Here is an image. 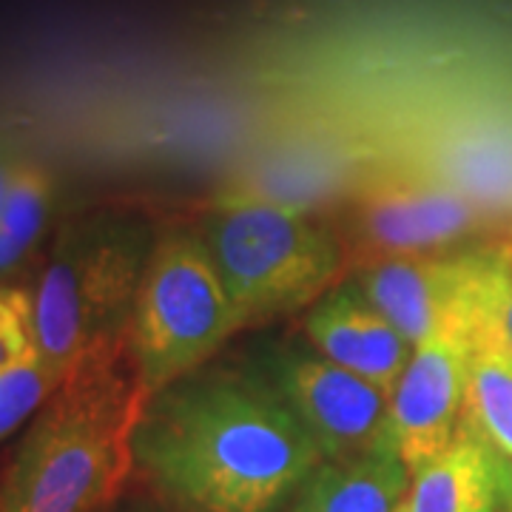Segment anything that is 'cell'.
Listing matches in <instances>:
<instances>
[{"label":"cell","instance_id":"1","mask_svg":"<svg viewBox=\"0 0 512 512\" xmlns=\"http://www.w3.org/2000/svg\"><path fill=\"white\" fill-rule=\"evenodd\" d=\"M322 461L274 384L234 370L151 393L134 433V470L180 512H276Z\"/></svg>","mask_w":512,"mask_h":512},{"label":"cell","instance_id":"2","mask_svg":"<svg viewBox=\"0 0 512 512\" xmlns=\"http://www.w3.org/2000/svg\"><path fill=\"white\" fill-rule=\"evenodd\" d=\"M128 339L66 373L23 433L0 484V512H103L134 473L148 402Z\"/></svg>","mask_w":512,"mask_h":512},{"label":"cell","instance_id":"3","mask_svg":"<svg viewBox=\"0 0 512 512\" xmlns=\"http://www.w3.org/2000/svg\"><path fill=\"white\" fill-rule=\"evenodd\" d=\"M154 242L151 222L123 208L83 214L57 234L32 291L37 353L49 365L69 373L128 339Z\"/></svg>","mask_w":512,"mask_h":512},{"label":"cell","instance_id":"4","mask_svg":"<svg viewBox=\"0 0 512 512\" xmlns=\"http://www.w3.org/2000/svg\"><path fill=\"white\" fill-rule=\"evenodd\" d=\"M191 231L211 256L242 328L311 308L348 274L330 222L288 205L217 194Z\"/></svg>","mask_w":512,"mask_h":512},{"label":"cell","instance_id":"5","mask_svg":"<svg viewBox=\"0 0 512 512\" xmlns=\"http://www.w3.org/2000/svg\"><path fill=\"white\" fill-rule=\"evenodd\" d=\"M242 330L214 262L191 228L157 234L128 322V348L148 393L205 367Z\"/></svg>","mask_w":512,"mask_h":512},{"label":"cell","instance_id":"6","mask_svg":"<svg viewBox=\"0 0 512 512\" xmlns=\"http://www.w3.org/2000/svg\"><path fill=\"white\" fill-rule=\"evenodd\" d=\"M487 208L450 180L413 171H379L345 197L336 237L348 274L393 256L441 254L487 225Z\"/></svg>","mask_w":512,"mask_h":512},{"label":"cell","instance_id":"7","mask_svg":"<svg viewBox=\"0 0 512 512\" xmlns=\"http://www.w3.org/2000/svg\"><path fill=\"white\" fill-rule=\"evenodd\" d=\"M498 248L393 256L350 274L367 302L416 348L436 336L470 339Z\"/></svg>","mask_w":512,"mask_h":512},{"label":"cell","instance_id":"8","mask_svg":"<svg viewBox=\"0 0 512 512\" xmlns=\"http://www.w3.org/2000/svg\"><path fill=\"white\" fill-rule=\"evenodd\" d=\"M274 387L305 424L325 461H348L390 444V393L319 356H288Z\"/></svg>","mask_w":512,"mask_h":512},{"label":"cell","instance_id":"9","mask_svg":"<svg viewBox=\"0 0 512 512\" xmlns=\"http://www.w3.org/2000/svg\"><path fill=\"white\" fill-rule=\"evenodd\" d=\"M470 345L458 336H436L413 356L390 393V444L404 467L419 473L444 453L461 427Z\"/></svg>","mask_w":512,"mask_h":512},{"label":"cell","instance_id":"10","mask_svg":"<svg viewBox=\"0 0 512 512\" xmlns=\"http://www.w3.org/2000/svg\"><path fill=\"white\" fill-rule=\"evenodd\" d=\"M316 353L393 393L413 356V345L376 311L353 282H339L305 316Z\"/></svg>","mask_w":512,"mask_h":512},{"label":"cell","instance_id":"11","mask_svg":"<svg viewBox=\"0 0 512 512\" xmlns=\"http://www.w3.org/2000/svg\"><path fill=\"white\" fill-rule=\"evenodd\" d=\"M410 478L393 447L348 461H322L285 512H396Z\"/></svg>","mask_w":512,"mask_h":512},{"label":"cell","instance_id":"12","mask_svg":"<svg viewBox=\"0 0 512 512\" xmlns=\"http://www.w3.org/2000/svg\"><path fill=\"white\" fill-rule=\"evenodd\" d=\"M407 512H498V458L458 430L453 444L413 473Z\"/></svg>","mask_w":512,"mask_h":512},{"label":"cell","instance_id":"13","mask_svg":"<svg viewBox=\"0 0 512 512\" xmlns=\"http://www.w3.org/2000/svg\"><path fill=\"white\" fill-rule=\"evenodd\" d=\"M461 427L498 461H512V353L490 333L473 330Z\"/></svg>","mask_w":512,"mask_h":512},{"label":"cell","instance_id":"14","mask_svg":"<svg viewBox=\"0 0 512 512\" xmlns=\"http://www.w3.org/2000/svg\"><path fill=\"white\" fill-rule=\"evenodd\" d=\"M57 183L55 174L46 165L35 160H18L12 180L6 188L3 200V214H0V228L9 237L20 239L35 248L46 222L55 211Z\"/></svg>","mask_w":512,"mask_h":512},{"label":"cell","instance_id":"15","mask_svg":"<svg viewBox=\"0 0 512 512\" xmlns=\"http://www.w3.org/2000/svg\"><path fill=\"white\" fill-rule=\"evenodd\" d=\"M63 379L66 373L49 365L40 353H32L29 359L3 370L0 373V439H6L23 421L32 419Z\"/></svg>","mask_w":512,"mask_h":512},{"label":"cell","instance_id":"16","mask_svg":"<svg viewBox=\"0 0 512 512\" xmlns=\"http://www.w3.org/2000/svg\"><path fill=\"white\" fill-rule=\"evenodd\" d=\"M37 353L32 291L0 285V373Z\"/></svg>","mask_w":512,"mask_h":512},{"label":"cell","instance_id":"17","mask_svg":"<svg viewBox=\"0 0 512 512\" xmlns=\"http://www.w3.org/2000/svg\"><path fill=\"white\" fill-rule=\"evenodd\" d=\"M473 330L490 333L498 345L512 353V248H498Z\"/></svg>","mask_w":512,"mask_h":512},{"label":"cell","instance_id":"18","mask_svg":"<svg viewBox=\"0 0 512 512\" xmlns=\"http://www.w3.org/2000/svg\"><path fill=\"white\" fill-rule=\"evenodd\" d=\"M32 245L20 242V239L9 237L3 228H0V279L9 274L20 271L29 259H32Z\"/></svg>","mask_w":512,"mask_h":512},{"label":"cell","instance_id":"19","mask_svg":"<svg viewBox=\"0 0 512 512\" xmlns=\"http://www.w3.org/2000/svg\"><path fill=\"white\" fill-rule=\"evenodd\" d=\"M498 512H512V461H498Z\"/></svg>","mask_w":512,"mask_h":512},{"label":"cell","instance_id":"20","mask_svg":"<svg viewBox=\"0 0 512 512\" xmlns=\"http://www.w3.org/2000/svg\"><path fill=\"white\" fill-rule=\"evenodd\" d=\"M15 157L0 146V214H3V200H6V188H9V180H12V171H15Z\"/></svg>","mask_w":512,"mask_h":512},{"label":"cell","instance_id":"21","mask_svg":"<svg viewBox=\"0 0 512 512\" xmlns=\"http://www.w3.org/2000/svg\"><path fill=\"white\" fill-rule=\"evenodd\" d=\"M396 512H407V510H404V504H399V510H396Z\"/></svg>","mask_w":512,"mask_h":512}]
</instances>
